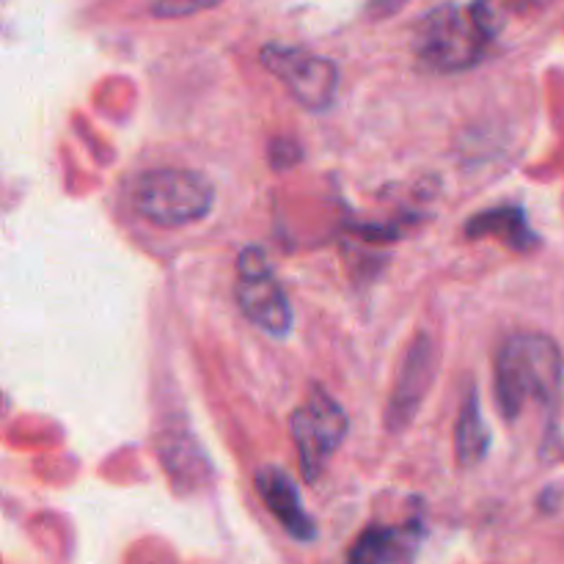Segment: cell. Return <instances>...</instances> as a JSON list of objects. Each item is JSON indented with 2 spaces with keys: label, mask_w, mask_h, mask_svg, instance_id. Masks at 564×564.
Instances as JSON below:
<instances>
[{
  "label": "cell",
  "mask_w": 564,
  "mask_h": 564,
  "mask_svg": "<svg viewBox=\"0 0 564 564\" xmlns=\"http://www.w3.org/2000/svg\"><path fill=\"white\" fill-rule=\"evenodd\" d=\"M132 207L158 229H185L213 213L215 185L202 171L152 169L135 180Z\"/></svg>",
  "instance_id": "3957f363"
},
{
  "label": "cell",
  "mask_w": 564,
  "mask_h": 564,
  "mask_svg": "<svg viewBox=\"0 0 564 564\" xmlns=\"http://www.w3.org/2000/svg\"><path fill=\"white\" fill-rule=\"evenodd\" d=\"M564 358L551 336L521 330L501 341L496 352L494 397L505 422H516L527 402L556 408L562 391Z\"/></svg>",
  "instance_id": "7a4b0ae2"
},
{
  "label": "cell",
  "mask_w": 564,
  "mask_h": 564,
  "mask_svg": "<svg viewBox=\"0 0 564 564\" xmlns=\"http://www.w3.org/2000/svg\"><path fill=\"white\" fill-rule=\"evenodd\" d=\"M405 3H408V0H369L367 14H372V17H378V20H383V17L397 14V11H400Z\"/></svg>",
  "instance_id": "5bb4252c"
},
{
  "label": "cell",
  "mask_w": 564,
  "mask_h": 564,
  "mask_svg": "<svg viewBox=\"0 0 564 564\" xmlns=\"http://www.w3.org/2000/svg\"><path fill=\"white\" fill-rule=\"evenodd\" d=\"M218 3H224V0H154L152 14L158 20H176V17H191L196 11L215 9Z\"/></svg>",
  "instance_id": "7c38bea8"
},
{
  "label": "cell",
  "mask_w": 564,
  "mask_h": 564,
  "mask_svg": "<svg viewBox=\"0 0 564 564\" xmlns=\"http://www.w3.org/2000/svg\"><path fill=\"white\" fill-rule=\"evenodd\" d=\"M435 380V345L427 334H419L408 347L405 358L397 372L394 391L386 405V427L389 433H402L416 419L424 397L430 394Z\"/></svg>",
  "instance_id": "52a82bcc"
},
{
  "label": "cell",
  "mask_w": 564,
  "mask_h": 564,
  "mask_svg": "<svg viewBox=\"0 0 564 564\" xmlns=\"http://www.w3.org/2000/svg\"><path fill=\"white\" fill-rule=\"evenodd\" d=\"M545 3H549V0H499L501 11H510V14H518V17L534 14V11L543 9Z\"/></svg>",
  "instance_id": "4fadbf2b"
},
{
  "label": "cell",
  "mask_w": 564,
  "mask_h": 564,
  "mask_svg": "<svg viewBox=\"0 0 564 564\" xmlns=\"http://www.w3.org/2000/svg\"><path fill=\"white\" fill-rule=\"evenodd\" d=\"M257 494L262 505L268 507L270 516L281 523L286 534L297 543H314L317 540V523L308 516V510L301 501L295 479L279 466H262L253 477Z\"/></svg>",
  "instance_id": "ba28073f"
},
{
  "label": "cell",
  "mask_w": 564,
  "mask_h": 564,
  "mask_svg": "<svg viewBox=\"0 0 564 564\" xmlns=\"http://www.w3.org/2000/svg\"><path fill=\"white\" fill-rule=\"evenodd\" d=\"M237 306L248 323L257 325L273 339H286L292 334V303L279 275L270 268L264 248L246 246L237 257Z\"/></svg>",
  "instance_id": "5b68a950"
},
{
  "label": "cell",
  "mask_w": 564,
  "mask_h": 564,
  "mask_svg": "<svg viewBox=\"0 0 564 564\" xmlns=\"http://www.w3.org/2000/svg\"><path fill=\"white\" fill-rule=\"evenodd\" d=\"M505 28L499 0H471L468 6L446 3L427 11L413 33L419 64L441 75L477 66Z\"/></svg>",
  "instance_id": "6da1fadb"
},
{
  "label": "cell",
  "mask_w": 564,
  "mask_h": 564,
  "mask_svg": "<svg viewBox=\"0 0 564 564\" xmlns=\"http://www.w3.org/2000/svg\"><path fill=\"white\" fill-rule=\"evenodd\" d=\"M468 240H499L516 253H529L540 246L538 231L529 224V215L523 207H512V204H501V207H490L477 213L474 218L466 220L463 226Z\"/></svg>",
  "instance_id": "9c48e42d"
},
{
  "label": "cell",
  "mask_w": 564,
  "mask_h": 564,
  "mask_svg": "<svg viewBox=\"0 0 564 564\" xmlns=\"http://www.w3.org/2000/svg\"><path fill=\"white\" fill-rule=\"evenodd\" d=\"M490 449V433L488 424L482 419V405H479L477 386H468L466 397L460 402V413H457L455 424V455L457 466L474 468L485 460Z\"/></svg>",
  "instance_id": "8fae6325"
},
{
  "label": "cell",
  "mask_w": 564,
  "mask_h": 564,
  "mask_svg": "<svg viewBox=\"0 0 564 564\" xmlns=\"http://www.w3.org/2000/svg\"><path fill=\"white\" fill-rule=\"evenodd\" d=\"M422 540V523L413 518L405 527H380L372 523L367 532L358 534L352 549L347 551V560L358 564H380V562H411L419 551Z\"/></svg>",
  "instance_id": "30bf717a"
},
{
  "label": "cell",
  "mask_w": 564,
  "mask_h": 564,
  "mask_svg": "<svg viewBox=\"0 0 564 564\" xmlns=\"http://www.w3.org/2000/svg\"><path fill=\"white\" fill-rule=\"evenodd\" d=\"M259 61L273 77L284 83L295 102L312 113H323L334 105L339 91V66L325 55L292 44H264Z\"/></svg>",
  "instance_id": "8992f818"
},
{
  "label": "cell",
  "mask_w": 564,
  "mask_h": 564,
  "mask_svg": "<svg viewBox=\"0 0 564 564\" xmlns=\"http://www.w3.org/2000/svg\"><path fill=\"white\" fill-rule=\"evenodd\" d=\"M290 433L295 441L303 479L317 482L330 457L345 444L350 433V419L336 397H330L323 386H312L306 400L292 413Z\"/></svg>",
  "instance_id": "277c9868"
}]
</instances>
